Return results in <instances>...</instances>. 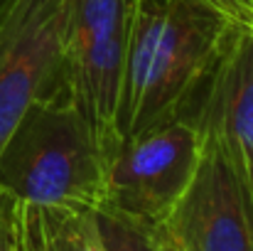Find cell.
Listing matches in <instances>:
<instances>
[{"instance_id": "obj_1", "label": "cell", "mask_w": 253, "mask_h": 251, "mask_svg": "<svg viewBox=\"0 0 253 251\" xmlns=\"http://www.w3.org/2000/svg\"><path fill=\"white\" fill-rule=\"evenodd\" d=\"M231 25L197 0H135L130 17L121 138L182 116L214 69Z\"/></svg>"}, {"instance_id": "obj_2", "label": "cell", "mask_w": 253, "mask_h": 251, "mask_svg": "<svg viewBox=\"0 0 253 251\" xmlns=\"http://www.w3.org/2000/svg\"><path fill=\"white\" fill-rule=\"evenodd\" d=\"M0 190L22 204H103L106 158L67 89L27 106L0 148Z\"/></svg>"}, {"instance_id": "obj_3", "label": "cell", "mask_w": 253, "mask_h": 251, "mask_svg": "<svg viewBox=\"0 0 253 251\" xmlns=\"http://www.w3.org/2000/svg\"><path fill=\"white\" fill-rule=\"evenodd\" d=\"M135 0H69L62 45L64 89L88 121L103 158L121 146V96Z\"/></svg>"}, {"instance_id": "obj_4", "label": "cell", "mask_w": 253, "mask_h": 251, "mask_svg": "<svg viewBox=\"0 0 253 251\" xmlns=\"http://www.w3.org/2000/svg\"><path fill=\"white\" fill-rule=\"evenodd\" d=\"M202 153V128L174 116L133 138H123L106 160L103 204L145 224H163L187 192Z\"/></svg>"}, {"instance_id": "obj_5", "label": "cell", "mask_w": 253, "mask_h": 251, "mask_svg": "<svg viewBox=\"0 0 253 251\" xmlns=\"http://www.w3.org/2000/svg\"><path fill=\"white\" fill-rule=\"evenodd\" d=\"M197 172L163 222L182 251H253V190L219 131L204 121Z\"/></svg>"}, {"instance_id": "obj_6", "label": "cell", "mask_w": 253, "mask_h": 251, "mask_svg": "<svg viewBox=\"0 0 253 251\" xmlns=\"http://www.w3.org/2000/svg\"><path fill=\"white\" fill-rule=\"evenodd\" d=\"M69 0H0V148L27 106L64 91Z\"/></svg>"}, {"instance_id": "obj_7", "label": "cell", "mask_w": 253, "mask_h": 251, "mask_svg": "<svg viewBox=\"0 0 253 251\" xmlns=\"http://www.w3.org/2000/svg\"><path fill=\"white\" fill-rule=\"evenodd\" d=\"M199 121L214 126L253 190V32L231 27L204 82Z\"/></svg>"}, {"instance_id": "obj_8", "label": "cell", "mask_w": 253, "mask_h": 251, "mask_svg": "<svg viewBox=\"0 0 253 251\" xmlns=\"http://www.w3.org/2000/svg\"><path fill=\"white\" fill-rule=\"evenodd\" d=\"M27 251H106L88 207L22 204Z\"/></svg>"}, {"instance_id": "obj_9", "label": "cell", "mask_w": 253, "mask_h": 251, "mask_svg": "<svg viewBox=\"0 0 253 251\" xmlns=\"http://www.w3.org/2000/svg\"><path fill=\"white\" fill-rule=\"evenodd\" d=\"M93 214L106 251H160L153 224L138 222L111 207H96Z\"/></svg>"}, {"instance_id": "obj_10", "label": "cell", "mask_w": 253, "mask_h": 251, "mask_svg": "<svg viewBox=\"0 0 253 251\" xmlns=\"http://www.w3.org/2000/svg\"><path fill=\"white\" fill-rule=\"evenodd\" d=\"M0 251H27L22 202L0 190Z\"/></svg>"}, {"instance_id": "obj_11", "label": "cell", "mask_w": 253, "mask_h": 251, "mask_svg": "<svg viewBox=\"0 0 253 251\" xmlns=\"http://www.w3.org/2000/svg\"><path fill=\"white\" fill-rule=\"evenodd\" d=\"M221 15L231 27H249L253 20V0H197Z\"/></svg>"}, {"instance_id": "obj_12", "label": "cell", "mask_w": 253, "mask_h": 251, "mask_svg": "<svg viewBox=\"0 0 253 251\" xmlns=\"http://www.w3.org/2000/svg\"><path fill=\"white\" fill-rule=\"evenodd\" d=\"M153 232H155V239H158V244H160V251H182L174 244V239L169 237L165 224H153Z\"/></svg>"}, {"instance_id": "obj_13", "label": "cell", "mask_w": 253, "mask_h": 251, "mask_svg": "<svg viewBox=\"0 0 253 251\" xmlns=\"http://www.w3.org/2000/svg\"><path fill=\"white\" fill-rule=\"evenodd\" d=\"M249 30H251V32H253V20H251V25H249Z\"/></svg>"}]
</instances>
